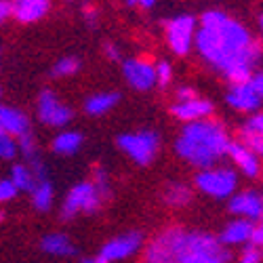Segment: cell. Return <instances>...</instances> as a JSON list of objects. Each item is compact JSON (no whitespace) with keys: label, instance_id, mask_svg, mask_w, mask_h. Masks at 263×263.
Returning a JSON list of instances; mask_svg holds the SVG:
<instances>
[{"label":"cell","instance_id":"5b68a950","mask_svg":"<svg viewBox=\"0 0 263 263\" xmlns=\"http://www.w3.org/2000/svg\"><path fill=\"white\" fill-rule=\"evenodd\" d=\"M118 147L139 166L154 162L160 149V137L154 130H137V133H122L118 137Z\"/></svg>","mask_w":263,"mask_h":263},{"label":"cell","instance_id":"e575fe53","mask_svg":"<svg viewBox=\"0 0 263 263\" xmlns=\"http://www.w3.org/2000/svg\"><path fill=\"white\" fill-rule=\"evenodd\" d=\"M126 5H128V7H135V9L147 11V9H152V7L156 5V0H126Z\"/></svg>","mask_w":263,"mask_h":263},{"label":"cell","instance_id":"3957f363","mask_svg":"<svg viewBox=\"0 0 263 263\" xmlns=\"http://www.w3.org/2000/svg\"><path fill=\"white\" fill-rule=\"evenodd\" d=\"M230 139L226 133V126L211 118L190 120L179 139L175 141V152L187 164L196 168H209L219 158L228 154Z\"/></svg>","mask_w":263,"mask_h":263},{"label":"cell","instance_id":"83f0119b","mask_svg":"<svg viewBox=\"0 0 263 263\" xmlns=\"http://www.w3.org/2000/svg\"><path fill=\"white\" fill-rule=\"evenodd\" d=\"M93 181H95V185H97V190L101 192L103 198H109V177H107V171L101 168V166H95Z\"/></svg>","mask_w":263,"mask_h":263},{"label":"cell","instance_id":"836d02e7","mask_svg":"<svg viewBox=\"0 0 263 263\" xmlns=\"http://www.w3.org/2000/svg\"><path fill=\"white\" fill-rule=\"evenodd\" d=\"M175 95H177V101H185V99H192V97H198L192 86H179V89L175 91Z\"/></svg>","mask_w":263,"mask_h":263},{"label":"cell","instance_id":"d6a6232c","mask_svg":"<svg viewBox=\"0 0 263 263\" xmlns=\"http://www.w3.org/2000/svg\"><path fill=\"white\" fill-rule=\"evenodd\" d=\"M103 53H105V57L109 61H120V51H118L116 45H112V42H105V45H103Z\"/></svg>","mask_w":263,"mask_h":263},{"label":"cell","instance_id":"277c9868","mask_svg":"<svg viewBox=\"0 0 263 263\" xmlns=\"http://www.w3.org/2000/svg\"><path fill=\"white\" fill-rule=\"evenodd\" d=\"M105 198L101 196V192L97 190L95 181H80L76 183L70 194L65 196V202L61 206V219L63 221H70V219H74L76 215L84 213V215H93L99 211L101 202Z\"/></svg>","mask_w":263,"mask_h":263},{"label":"cell","instance_id":"1f68e13d","mask_svg":"<svg viewBox=\"0 0 263 263\" xmlns=\"http://www.w3.org/2000/svg\"><path fill=\"white\" fill-rule=\"evenodd\" d=\"M9 17H13V3L11 0H0V24H5Z\"/></svg>","mask_w":263,"mask_h":263},{"label":"cell","instance_id":"603a6c76","mask_svg":"<svg viewBox=\"0 0 263 263\" xmlns=\"http://www.w3.org/2000/svg\"><path fill=\"white\" fill-rule=\"evenodd\" d=\"M11 179H13V183L19 187V192H32L34 183L38 181V177L34 175V171H32V166H30L28 162L15 164V166L11 168Z\"/></svg>","mask_w":263,"mask_h":263},{"label":"cell","instance_id":"e0dca14e","mask_svg":"<svg viewBox=\"0 0 263 263\" xmlns=\"http://www.w3.org/2000/svg\"><path fill=\"white\" fill-rule=\"evenodd\" d=\"M0 128L19 137L24 133H30V118L17 107L0 105Z\"/></svg>","mask_w":263,"mask_h":263},{"label":"cell","instance_id":"4dcf8cb0","mask_svg":"<svg viewBox=\"0 0 263 263\" xmlns=\"http://www.w3.org/2000/svg\"><path fill=\"white\" fill-rule=\"evenodd\" d=\"M19 187L13 183V179H0V202H9L17 196Z\"/></svg>","mask_w":263,"mask_h":263},{"label":"cell","instance_id":"8992f818","mask_svg":"<svg viewBox=\"0 0 263 263\" xmlns=\"http://www.w3.org/2000/svg\"><path fill=\"white\" fill-rule=\"evenodd\" d=\"M238 185V177L236 173L232 168H202L198 175H196V187H198L200 192H204L206 196H211V198H230V196L234 194Z\"/></svg>","mask_w":263,"mask_h":263},{"label":"cell","instance_id":"2e32d148","mask_svg":"<svg viewBox=\"0 0 263 263\" xmlns=\"http://www.w3.org/2000/svg\"><path fill=\"white\" fill-rule=\"evenodd\" d=\"M253 221L251 219H236V221L228 223L226 230L221 232L219 240L226 245V247H238V245H247L251 242V236H253Z\"/></svg>","mask_w":263,"mask_h":263},{"label":"cell","instance_id":"8fae6325","mask_svg":"<svg viewBox=\"0 0 263 263\" xmlns=\"http://www.w3.org/2000/svg\"><path fill=\"white\" fill-rule=\"evenodd\" d=\"M226 101L238 109V112H257L263 103V97L255 91V86L249 82H240V84H232L230 91L226 95Z\"/></svg>","mask_w":263,"mask_h":263},{"label":"cell","instance_id":"d6986e66","mask_svg":"<svg viewBox=\"0 0 263 263\" xmlns=\"http://www.w3.org/2000/svg\"><path fill=\"white\" fill-rule=\"evenodd\" d=\"M240 141H245L257 154L263 156V114L249 118V122L240 130Z\"/></svg>","mask_w":263,"mask_h":263},{"label":"cell","instance_id":"f1b7e54d","mask_svg":"<svg viewBox=\"0 0 263 263\" xmlns=\"http://www.w3.org/2000/svg\"><path fill=\"white\" fill-rule=\"evenodd\" d=\"M263 259V249L253 245V242H247V247L242 249V255H240V261L242 263H259Z\"/></svg>","mask_w":263,"mask_h":263},{"label":"cell","instance_id":"9a60e30c","mask_svg":"<svg viewBox=\"0 0 263 263\" xmlns=\"http://www.w3.org/2000/svg\"><path fill=\"white\" fill-rule=\"evenodd\" d=\"M13 17L21 24H34L40 21L51 9V0H11Z\"/></svg>","mask_w":263,"mask_h":263},{"label":"cell","instance_id":"f35d334b","mask_svg":"<svg viewBox=\"0 0 263 263\" xmlns=\"http://www.w3.org/2000/svg\"><path fill=\"white\" fill-rule=\"evenodd\" d=\"M259 28H261V32H263V15L259 17Z\"/></svg>","mask_w":263,"mask_h":263},{"label":"cell","instance_id":"f546056e","mask_svg":"<svg viewBox=\"0 0 263 263\" xmlns=\"http://www.w3.org/2000/svg\"><path fill=\"white\" fill-rule=\"evenodd\" d=\"M156 80H158V86H168L171 80H173V68L168 61H158L156 63Z\"/></svg>","mask_w":263,"mask_h":263},{"label":"cell","instance_id":"5bb4252c","mask_svg":"<svg viewBox=\"0 0 263 263\" xmlns=\"http://www.w3.org/2000/svg\"><path fill=\"white\" fill-rule=\"evenodd\" d=\"M171 114L175 118H179L183 122H190V120H198V118H206L213 114V103L206 101V99H200V97H192V99H185V101H177L171 105Z\"/></svg>","mask_w":263,"mask_h":263},{"label":"cell","instance_id":"4fadbf2b","mask_svg":"<svg viewBox=\"0 0 263 263\" xmlns=\"http://www.w3.org/2000/svg\"><path fill=\"white\" fill-rule=\"evenodd\" d=\"M228 156L232 158V162L242 171L247 177H257L261 166H259V158L257 152L253 147H249L245 141H234L228 147Z\"/></svg>","mask_w":263,"mask_h":263},{"label":"cell","instance_id":"ffe728a7","mask_svg":"<svg viewBox=\"0 0 263 263\" xmlns=\"http://www.w3.org/2000/svg\"><path fill=\"white\" fill-rule=\"evenodd\" d=\"M120 101V95L109 91V93H97V95H91L89 99L84 101V112L89 116H103L107 114L109 109H114Z\"/></svg>","mask_w":263,"mask_h":263},{"label":"cell","instance_id":"484cf974","mask_svg":"<svg viewBox=\"0 0 263 263\" xmlns=\"http://www.w3.org/2000/svg\"><path fill=\"white\" fill-rule=\"evenodd\" d=\"M78 70H80V61H78L76 57H63V59H59V61L53 65L51 74H53L55 78H65V76H74Z\"/></svg>","mask_w":263,"mask_h":263},{"label":"cell","instance_id":"ba28073f","mask_svg":"<svg viewBox=\"0 0 263 263\" xmlns=\"http://www.w3.org/2000/svg\"><path fill=\"white\" fill-rule=\"evenodd\" d=\"M141 245H143V236L139 232L120 234L101 247L99 255L93 257V263H112V261L128 259L141 249Z\"/></svg>","mask_w":263,"mask_h":263},{"label":"cell","instance_id":"52a82bcc","mask_svg":"<svg viewBox=\"0 0 263 263\" xmlns=\"http://www.w3.org/2000/svg\"><path fill=\"white\" fill-rule=\"evenodd\" d=\"M196 19L192 15H179L166 24V42L175 55H187L192 51V42L196 40Z\"/></svg>","mask_w":263,"mask_h":263},{"label":"cell","instance_id":"44dd1931","mask_svg":"<svg viewBox=\"0 0 263 263\" xmlns=\"http://www.w3.org/2000/svg\"><path fill=\"white\" fill-rule=\"evenodd\" d=\"M51 147L59 156H74L76 152L82 147V135L78 133V130H63V133H59L53 139Z\"/></svg>","mask_w":263,"mask_h":263},{"label":"cell","instance_id":"cb8c5ba5","mask_svg":"<svg viewBox=\"0 0 263 263\" xmlns=\"http://www.w3.org/2000/svg\"><path fill=\"white\" fill-rule=\"evenodd\" d=\"M164 202L168 206H185L192 202V190L185 183H168L164 190Z\"/></svg>","mask_w":263,"mask_h":263},{"label":"cell","instance_id":"6da1fadb","mask_svg":"<svg viewBox=\"0 0 263 263\" xmlns=\"http://www.w3.org/2000/svg\"><path fill=\"white\" fill-rule=\"evenodd\" d=\"M200 57L219 72H230L236 65H255L261 57V42L223 11H206L194 40Z\"/></svg>","mask_w":263,"mask_h":263},{"label":"cell","instance_id":"9c48e42d","mask_svg":"<svg viewBox=\"0 0 263 263\" xmlns=\"http://www.w3.org/2000/svg\"><path fill=\"white\" fill-rule=\"evenodd\" d=\"M36 114H38L40 122H45L47 126H55V128L65 126V124H68L74 118L72 107L61 103V99L53 91H42L38 95Z\"/></svg>","mask_w":263,"mask_h":263},{"label":"cell","instance_id":"7c38bea8","mask_svg":"<svg viewBox=\"0 0 263 263\" xmlns=\"http://www.w3.org/2000/svg\"><path fill=\"white\" fill-rule=\"evenodd\" d=\"M228 209L234 215L247 217L251 221H259V219H263V194H257V192L236 194L230 200Z\"/></svg>","mask_w":263,"mask_h":263},{"label":"cell","instance_id":"30bf717a","mask_svg":"<svg viewBox=\"0 0 263 263\" xmlns=\"http://www.w3.org/2000/svg\"><path fill=\"white\" fill-rule=\"evenodd\" d=\"M122 76L135 91H149L158 84L156 80V63L141 57L122 61Z\"/></svg>","mask_w":263,"mask_h":263},{"label":"cell","instance_id":"7402d4cb","mask_svg":"<svg viewBox=\"0 0 263 263\" xmlns=\"http://www.w3.org/2000/svg\"><path fill=\"white\" fill-rule=\"evenodd\" d=\"M32 202H34V209L40 211V213H47L51 206H53V185L47 177H42L34 183L32 187Z\"/></svg>","mask_w":263,"mask_h":263},{"label":"cell","instance_id":"ac0fdd59","mask_svg":"<svg viewBox=\"0 0 263 263\" xmlns=\"http://www.w3.org/2000/svg\"><path fill=\"white\" fill-rule=\"evenodd\" d=\"M40 251L53 255V257H72L76 255V247L72 245V240L65 234H47L40 240Z\"/></svg>","mask_w":263,"mask_h":263},{"label":"cell","instance_id":"d590c367","mask_svg":"<svg viewBox=\"0 0 263 263\" xmlns=\"http://www.w3.org/2000/svg\"><path fill=\"white\" fill-rule=\"evenodd\" d=\"M251 242L263 249V223H261V226H255V230H253V236H251Z\"/></svg>","mask_w":263,"mask_h":263},{"label":"cell","instance_id":"8d00e7d4","mask_svg":"<svg viewBox=\"0 0 263 263\" xmlns=\"http://www.w3.org/2000/svg\"><path fill=\"white\" fill-rule=\"evenodd\" d=\"M251 84L255 86V91L263 97V72H259V74H255L253 78H251Z\"/></svg>","mask_w":263,"mask_h":263},{"label":"cell","instance_id":"ab89813d","mask_svg":"<svg viewBox=\"0 0 263 263\" xmlns=\"http://www.w3.org/2000/svg\"><path fill=\"white\" fill-rule=\"evenodd\" d=\"M0 97H3V89H0Z\"/></svg>","mask_w":263,"mask_h":263},{"label":"cell","instance_id":"74e56055","mask_svg":"<svg viewBox=\"0 0 263 263\" xmlns=\"http://www.w3.org/2000/svg\"><path fill=\"white\" fill-rule=\"evenodd\" d=\"M82 13H84L86 21H89V24H93V26H95V21H97V11H95L93 7H89V5H86V7L82 9Z\"/></svg>","mask_w":263,"mask_h":263},{"label":"cell","instance_id":"d4e9b609","mask_svg":"<svg viewBox=\"0 0 263 263\" xmlns=\"http://www.w3.org/2000/svg\"><path fill=\"white\" fill-rule=\"evenodd\" d=\"M19 154V141L15 139V135L7 133V130L0 128V158L3 160H13Z\"/></svg>","mask_w":263,"mask_h":263},{"label":"cell","instance_id":"7a4b0ae2","mask_svg":"<svg viewBox=\"0 0 263 263\" xmlns=\"http://www.w3.org/2000/svg\"><path fill=\"white\" fill-rule=\"evenodd\" d=\"M143 259L149 263H226L232 255L217 236L171 228L147 245Z\"/></svg>","mask_w":263,"mask_h":263},{"label":"cell","instance_id":"4316f807","mask_svg":"<svg viewBox=\"0 0 263 263\" xmlns=\"http://www.w3.org/2000/svg\"><path fill=\"white\" fill-rule=\"evenodd\" d=\"M17 141H19V154H24L26 160L38 158V147H36V139H34V135H32V130H30V133L19 135Z\"/></svg>","mask_w":263,"mask_h":263}]
</instances>
